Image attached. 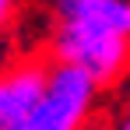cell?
I'll return each instance as SVG.
<instances>
[{"label":"cell","instance_id":"cell-1","mask_svg":"<svg viewBox=\"0 0 130 130\" xmlns=\"http://www.w3.org/2000/svg\"><path fill=\"white\" fill-rule=\"evenodd\" d=\"M56 56L95 85L112 81L130 56V0H56Z\"/></svg>","mask_w":130,"mask_h":130},{"label":"cell","instance_id":"cell-2","mask_svg":"<svg viewBox=\"0 0 130 130\" xmlns=\"http://www.w3.org/2000/svg\"><path fill=\"white\" fill-rule=\"evenodd\" d=\"M95 81L77 67L60 63L46 74V88L32 109L25 130H81L91 99H95Z\"/></svg>","mask_w":130,"mask_h":130},{"label":"cell","instance_id":"cell-3","mask_svg":"<svg viewBox=\"0 0 130 130\" xmlns=\"http://www.w3.org/2000/svg\"><path fill=\"white\" fill-rule=\"evenodd\" d=\"M46 88V70L35 63L18 67L0 77V130H18L28 123L32 109Z\"/></svg>","mask_w":130,"mask_h":130},{"label":"cell","instance_id":"cell-4","mask_svg":"<svg viewBox=\"0 0 130 130\" xmlns=\"http://www.w3.org/2000/svg\"><path fill=\"white\" fill-rule=\"evenodd\" d=\"M11 11H14V0H0V25H7Z\"/></svg>","mask_w":130,"mask_h":130},{"label":"cell","instance_id":"cell-5","mask_svg":"<svg viewBox=\"0 0 130 130\" xmlns=\"http://www.w3.org/2000/svg\"><path fill=\"white\" fill-rule=\"evenodd\" d=\"M116 130H130V116H127V120H123V123H120Z\"/></svg>","mask_w":130,"mask_h":130},{"label":"cell","instance_id":"cell-6","mask_svg":"<svg viewBox=\"0 0 130 130\" xmlns=\"http://www.w3.org/2000/svg\"><path fill=\"white\" fill-rule=\"evenodd\" d=\"M18 130H25V127H18Z\"/></svg>","mask_w":130,"mask_h":130}]
</instances>
